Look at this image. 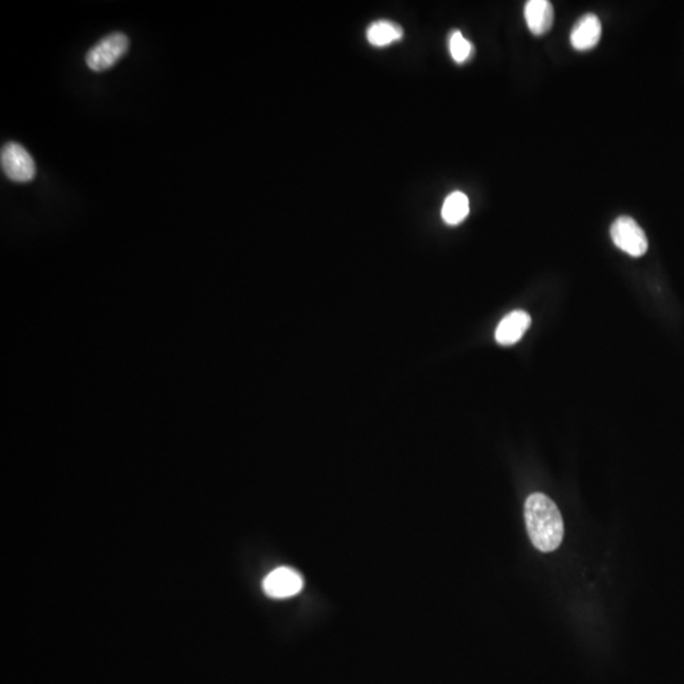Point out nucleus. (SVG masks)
I'll use <instances>...</instances> for the list:
<instances>
[{
    "label": "nucleus",
    "mask_w": 684,
    "mask_h": 684,
    "mask_svg": "<svg viewBox=\"0 0 684 684\" xmlns=\"http://www.w3.org/2000/svg\"><path fill=\"white\" fill-rule=\"evenodd\" d=\"M611 237L619 250L630 257H640L648 251L647 234L631 217H619L611 226Z\"/></svg>",
    "instance_id": "7ed1b4c3"
},
{
    "label": "nucleus",
    "mask_w": 684,
    "mask_h": 684,
    "mask_svg": "<svg viewBox=\"0 0 684 684\" xmlns=\"http://www.w3.org/2000/svg\"><path fill=\"white\" fill-rule=\"evenodd\" d=\"M128 47L130 40L126 35L120 32L108 35L88 51L85 63L93 72H105L119 63L128 51Z\"/></svg>",
    "instance_id": "f03ea898"
},
{
    "label": "nucleus",
    "mask_w": 684,
    "mask_h": 684,
    "mask_svg": "<svg viewBox=\"0 0 684 684\" xmlns=\"http://www.w3.org/2000/svg\"><path fill=\"white\" fill-rule=\"evenodd\" d=\"M469 214V199L463 192H454L446 196L442 208V216L445 223L457 226L462 223Z\"/></svg>",
    "instance_id": "9d476101"
},
{
    "label": "nucleus",
    "mask_w": 684,
    "mask_h": 684,
    "mask_svg": "<svg viewBox=\"0 0 684 684\" xmlns=\"http://www.w3.org/2000/svg\"><path fill=\"white\" fill-rule=\"evenodd\" d=\"M601 20L596 14H584L575 23L571 34V43L578 51H587L600 42Z\"/></svg>",
    "instance_id": "423d86ee"
},
{
    "label": "nucleus",
    "mask_w": 684,
    "mask_h": 684,
    "mask_svg": "<svg viewBox=\"0 0 684 684\" xmlns=\"http://www.w3.org/2000/svg\"><path fill=\"white\" fill-rule=\"evenodd\" d=\"M525 521L537 550H557L565 537V521L557 504L542 493H533L525 502Z\"/></svg>",
    "instance_id": "f257e3e1"
},
{
    "label": "nucleus",
    "mask_w": 684,
    "mask_h": 684,
    "mask_svg": "<svg viewBox=\"0 0 684 684\" xmlns=\"http://www.w3.org/2000/svg\"><path fill=\"white\" fill-rule=\"evenodd\" d=\"M0 163L4 174L17 183H28L36 176L34 158L19 143H5L0 154Z\"/></svg>",
    "instance_id": "20e7f679"
},
{
    "label": "nucleus",
    "mask_w": 684,
    "mask_h": 684,
    "mask_svg": "<svg viewBox=\"0 0 684 684\" xmlns=\"http://www.w3.org/2000/svg\"><path fill=\"white\" fill-rule=\"evenodd\" d=\"M304 577L293 568L281 566L266 575L263 582L264 592L272 598L284 600L293 597L304 589Z\"/></svg>",
    "instance_id": "39448f33"
},
{
    "label": "nucleus",
    "mask_w": 684,
    "mask_h": 684,
    "mask_svg": "<svg viewBox=\"0 0 684 684\" xmlns=\"http://www.w3.org/2000/svg\"><path fill=\"white\" fill-rule=\"evenodd\" d=\"M403 37V29L390 20H377L366 29V40L375 47L388 46Z\"/></svg>",
    "instance_id": "1a4fd4ad"
},
{
    "label": "nucleus",
    "mask_w": 684,
    "mask_h": 684,
    "mask_svg": "<svg viewBox=\"0 0 684 684\" xmlns=\"http://www.w3.org/2000/svg\"><path fill=\"white\" fill-rule=\"evenodd\" d=\"M531 317L525 311H513L498 325L496 330V342L500 345L510 346L519 342L530 328Z\"/></svg>",
    "instance_id": "0eeeda50"
},
{
    "label": "nucleus",
    "mask_w": 684,
    "mask_h": 684,
    "mask_svg": "<svg viewBox=\"0 0 684 684\" xmlns=\"http://www.w3.org/2000/svg\"><path fill=\"white\" fill-rule=\"evenodd\" d=\"M449 51L455 63L464 64L474 54V47L463 36L462 32L454 31L449 37Z\"/></svg>",
    "instance_id": "9b49d317"
},
{
    "label": "nucleus",
    "mask_w": 684,
    "mask_h": 684,
    "mask_svg": "<svg viewBox=\"0 0 684 684\" xmlns=\"http://www.w3.org/2000/svg\"><path fill=\"white\" fill-rule=\"evenodd\" d=\"M525 19L531 34L542 36L553 26V5L549 0H530L525 5Z\"/></svg>",
    "instance_id": "6e6552de"
}]
</instances>
